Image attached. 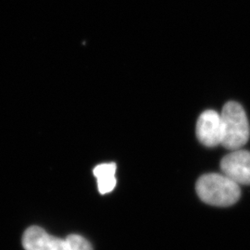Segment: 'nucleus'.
Instances as JSON below:
<instances>
[{
  "label": "nucleus",
  "instance_id": "nucleus-1",
  "mask_svg": "<svg viewBox=\"0 0 250 250\" xmlns=\"http://www.w3.org/2000/svg\"><path fill=\"white\" fill-rule=\"evenodd\" d=\"M196 191L198 197L215 207L234 205L241 197L240 186L223 173H207L197 180Z\"/></svg>",
  "mask_w": 250,
  "mask_h": 250
},
{
  "label": "nucleus",
  "instance_id": "nucleus-2",
  "mask_svg": "<svg viewBox=\"0 0 250 250\" xmlns=\"http://www.w3.org/2000/svg\"><path fill=\"white\" fill-rule=\"evenodd\" d=\"M223 124L222 146L233 151L241 149L249 142L250 127L245 109L237 102H228L221 113Z\"/></svg>",
  "mask_w": 250,
  "mask_h": 250
},
{
  "label": "nucleus",
  "instance_id": "nucleus-3",
  "mask_svg": "<svg viewBox=\"0 0 250 250\" xmlns=\"http://www.w3.org/2000/svg\"><path fill=\"white\" fill-rule=\"evenodd\" d=\"M25 250H93L90 242L79 234H70L65 239L55 237L39 226H31L22 235Z\"/></svg>",
  "mask_w": 250,
  "mask_h": 250
},
{
  "label": "nucleus",
  "instance_id": "nucleus-4",
  "mask_svg": "<svg viewBox=\"0 0 250 250\" xmlns=\"http://www.w3.org/2000/svg\"><path fill=\"white\" fill-rule=\"evenodd\" d=\"M223 174L239 186H250V152L245 149L231 151L221 161Z\"/></svg>",
  "mask_w": 250,
  "mask_h": 250
},
{
  "label": "nucleus",
  "instance_id": "nucleus-5",
  "mask_svg": "<svg viewBox=\"0 0 250 250\" xmlns=\"http://www.w3.org/2000/svg\"><path fill=\"white\" fill-rule=\"evenodd\" d=\"M197 136L199 142L208 147L222 145L223 124L221 114L213 109L201 113L197 123Z\"/></svg>",
  "mask_w": 250,
  "mask_h": 250
},
{
  "label": "nucleus",
  "instance_id": "nucleus-6",
  "mask_svg": "<svg viewBox=\"0 0 250 250\" xmlns=\"http://www.w3.org/2000/svg\"><path fill=\"white\" fill-rule=\"evenodd\" d=\"M116 164L114 162L103 163L94 168L93 172L98 179V187L101 195L110 193L116 187Z\"/></svg>",
  "mask_w": 250,
  "mask_h": 250
}]
</instances>
